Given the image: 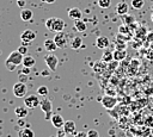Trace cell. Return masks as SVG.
Instances as JSON below:
<instances>
[{
	"label": "cell",
	"mask_w": 153,
	"mask_h": 137,
	"mask_svg": "<svg viewBox=\"0 0 153 137\" xmlns=\"http://www.w3.org/2000/svg\"><path fill=\"white\" fill-rule=\"evenodd\" d=\"M18 137H35V133L30 127L25 126V127H22L18 131Z\"/></svg>",
	"instance_id": "ffe728a7"
},
{
	"label": "cell",
	"mask_w": 153,
	"mask_h": 137,
	"mask_svg": "<svg viewBox=\"0 0 153 137\" xmlns=\"http://www.w3.org/2000/svg\"><path fill=\"white\" fill-rule=\"evenodd\" d=\"M53 39L55 41L57 48L63 49V48L67 46V43H68V42H67V37H66V35L63 33V31H62V32H56V35H55V37H54Z\"/></svg>",
	"instance_id": "ba28073f"
},
{
	"label": "cell",
	"mask_w": 153,
	"mask_h": 137,
	"mask_svg": "<svg viewBox=\"0 0 153 137\" xmlns=\"http://www.w3.org/2000/svg\"><path fill=\"white\" fill-rule=\"evenodd\" d=\"M44 62L47 64V67L51 70V71H55L57 69V64H59V60L56 57V55H54L53 52H49L45 57H44Z\"/></svg>",
	"instance_id": "8992f818"
},
{
	"label": "cell",
	"mask_w": 153,
	"mask_h": 137,
	"mask_svg": "<svg viewBox=\"0 0 153 137\" xmlns=\"http://www.w3.org/2000/svg\"><path fill=\"white\" fill-rule=\"evenodd\" d=\"M17 50H18V51H19V52H20L23 56L27 55V46H26V45H23V44H20V45H19V48H18Z\"/></svg>",
	"instance_id": "f546056e"
},
{
	"label": "cell",
	"mask_w": 153,
	"mask_h": 137,
	"mask_svg": "<svg viewBox=\"0 0 153 137\" xmlns=\"http://www.w3.org/2000/svg\"><path fill=\"white\" fill-rule=\"evenodd\" d=\"M146 120H147V122H146V124H147L148 126H153V117H152V116H151V117H148Z\"/></svg>",
	"instance_id": "e575fe53"
},
{
	"label": "cell",
	"mask_w": 153,
	"mask_h": 137,
	"mask_svg": "<svg viewBox=\"0 0 153 137\" xmlns=\"http://www.w3.org/2000/svg\"><path fill=\"white\" fill-rule=\"evenodd\" d=\"M145 5V1L143 0H131V7L134 10H141Z\"/></svg>",
	"instance_id": "484cf974"
},
{
	"label": "cell",
	"mask_w": 153,
	"mask_h": 137,
	"mask_svg": "<svg viewBox=\"0 0 153 137\" xmlns=\"http://www.w3.org/2000/svg\"><path fill=\"white\" fill-rule=\"evenodd\" d=\"M112 54H114V60L118 62V61H122L126 58L127 51H126V49H116Z\"/></svg>",
	"instance_id": "d6986e66"
},
{
	"label": "cell",
	"mask_w": 153,
	"mask_h": 137,
	"mask_svg": "<svg viewBox=\"0 0 153 137\" xmlns=\"http://www.w3.org/2000/svg\"><path fill=\"white\" fill-rule=\"evenodd\" d=\"M50 122H51V124H53L54 127H56L57 130H60V129L63 127V124H65L66 120L60 114H53L51 118H50Z\"/></svg>",
	"instance_id": "9c48e42d"
},
{
	"label": "cell",
	"mask_w": 153,
	"mask_h": 137,
	"mask_svg": "<svg viewBox=\"0 0 153 137\" xmlns=\"http://www.w3.org/2000/svg\"><path fill=\"white\" fill-rule=\"evenodd\" d=\"M23 67H26V68H32L35 64H36V60L35 57H32L31 55H25L23 57Z\"/></svg>",
	"instance_id": "2e32d148"
},
{
	"label": "cell",
	"mask_w": 153,
	"mask_h": 137,
	"mask_svg": "<svg viewBox=\"0 0 153 137\" xmlns=\"http://www.w3.org/2000/svg\"><path fill=\"white\" fill-rule=\"evenodd\" d=\"M149 48H151V49H153V41L151 42V44H149Z\"/></svg>",
	"instance_id": "ab89813d"
},
{
	"label": "cell",
	"mask_w": 153,
	"mask_h": 137,
	"mask_svg": "<svg viewBox=\"0 0 153 137\" xmlns=\"http://www.w3.org/2000/svg\"><path fill=\"white\" fill-rule=\"evenodd\" d=\"M56 137H67V133L65 131H57Z\"/></svg>",
	"instance_id": "d590c367"
},
{
	"label": "cell",
	"mask_w": 153,
	"mask_h": 137,
	"mask_svg": "<svg viewBox=\"0 0 153 137\" xmlns=\"http://www.w3.org/2000/svg\"><path fill=\"white\" fill-rule=\"evenodd\" d=\"M68 17L73 20H78V19H81L82 17V12L78 8V7H73L71 10H68Z\"/></svg>",
	"instance_id": "5bb4252c"
},
{
	"label": "cell",
	"mask_w": 153,
	"mask_h": 137,
	"mask_svg": "<svg viewBox=\"0 0 153 137\" xmlns=\"http://www.w3.org/2000/svg\"><path fill=\"white\" fill-rule=\"evenodd\" d=\"M100 102H102L103 107H105L106 110H112L117 105V99L115 96H112V95H108L106 94V95H104L102 98Z\"/></svg>",
	"instance_id": "52a82bcc"
},
{
	"label": "cell",
	"mask_w": 153,
	"mask_h": 137,
	"mask_svg": "<svg viewBox=\"0 0 153 137\" xmlns=\"http://www.w3.org/2000/svg\"><path fill=\"white\" fill-rule=\"evenodd\" d=\"M36 39V32L35 31H32V30H25V31H23L22 32V35H20V41H22V44L23 45H30L33 41Z\"/></svg>",
	"instance_id": "277c9868"
},
{
	"label": "cell",
	"mask_w": 153,
	"mask_h": 137,
	"mask_svg": "<svg viewBox=\"0 0 153 137\" xmlns=\"http://www.w3.org/2000/svg\"><path fill=\"white\" fill-rule=\"evenodd\" d=\"M32 17H33V12H32L31 10H29V8H23V10L20 11V18H22V20H24V21H30V20L32 19Z\"/></svg>",
	"instance_id": "ac0fdd59"
},
{
	"label": "cell",
	"mask_w": 153,
	"mask_h": 137,
	"mask_svg": "<svg viewBox=\"0 0 153 137\" xmlns=\"http://www.w3.org/2000/svg\"><path fill=\"white\" fill-rule=\"evenodd\" d=\"M152 11H153V5H152Z\"/></svg>",
	"instance_id": "b9f144b4"
},
{
	"label": "cell",
	"mask_w": 153,
	"mask_h": 137,
	"mask_svg": "<svg viewBox=\"0 0 153 137\" xmlns=\"http://www.w3.org/2000/svg\"><path fill=\"white\" fill-rule=\"evenodd\" d=\"M62 130L68 135H71V133H74V131H75V123L73 122V120H66L65 122V124H63V127H62Z\"/></svg>",
	"instance_id": "9a60e30c"
},
{
	"label": "cell",
	"mask_w": 153,
	"mask_h": 137,
	"mask_svg": "<svg viewBox=\"0 0 153 137\" xmlns=\"http://www.w3.org/2000/svg\"><path fill=\"white\" fill-rule=\"evenodd\" d=\"M39 106H41V110L44 112V118H45L47 120H49V119L51 118L53 102L50 101V99H48V98L45 96V98H43V99L41 100V104H39Z\"/></svg>",
	"instance_id": "3957f363"
},
{
	"label": "cell",
	"mask_w": 153,
	"mask_h": 137,
	"mask_svg": "<svg viewBox=\"0 0 153 137\" xmlns=\"http://www.w3.org/2000/svg\"><path fill=\"white\" fill-rule=\"evenodd\" d=\"M66 26V23L63 19L61 18H54V23H53V31L55 32H62L63 29Z\"/></svg>",
	"instance_id": "7c38bea8"
},
{
	"label": "cell",
	"mask_w": 153,
	"mask_h": 137,
	"mask_svg": "<svg viewBox=\"0 0 153 137\" xmlns=\"http://www.w3.org/2000/svg\"><path fill=\"white\" fill-rule=\"evenodd\" d=\"M14 114L18 118H25L29 114V108L26 106H18L14 108Z\"/></svg>",
	"instance_id": "e0dca14e"
},
{
	"label": "cell",
	"mask_w": 153,
	"mask_h": 137,
	"mask_svg": "<svg viewBox=\"0 0 153 137\" xmlns=\"http://www.w3.org/2000/svg\"><path fill=\"white\" fill-rule=\"evenodd\" d=\"M30 69H31V68H26V67H23V69H22V73H23V74H26V75H29V73H30Z\"/></svg>",
	"instance_id": "8d00e7d4"
},
{
	"label": "cell",
	"mask_w": 153,
	"mask_h": 137,
	"mask_svg": "<svg viewBox=\"0 0 153 137\" xmlns=\"http://www.w3.org/2000/svg\"><path fill=\"white\" fill-rule=\"evenodd\" d=\"M18 6L19 7H24L25 6V0H18Z\"/></svg>",
	"instance_id": "74e56055"
},
{
	"label": "cell",
	"mask_w": 153,
	"mask_h": 137,
	"mask_svg": "<svg viewBox=\"0 0 153 137\" xmlns=\"http://www.w3.org/2000/svg\"><path fill=\"white\" fill-rule=\"evenodd\" d=\"M39 96H43V98H45L47 95H48V93H49V91H48V87L47 86H41V87H38L37 88V92H36Z\"/></svg>",
	"instance_id": "d4e9b609"
},
{
	"label": "cell",
	"mask_w": 153,
	"mask_h": 137,
	"mask_svg": "<svg viewBox=\"0 0 153 137\" xmlns=\"http://www.w3.org/2000/svg\"><path fill=\"white\" fill-rule=\"evenodd\" d=\"M147 29L146 26H137L136 30H135V38H139V39H142L147 36Z\"/></svg>",
	"instance_id": "44dd1931"
},
{
	"label": "cell",
	"mask_w": 153,
	"mask_h": 137,
	"mask_svg": "<svg viewBox=\"0 0 153 137\" xmlns=\"http://www.w3.org/2000/svg\"><path fill=\"white\" fill-rule=\"evenodd\" d=\"M53 23H54V18H48L45 20V27L50 31H53Z\"/></svg>",
	"instance_id": "f1b7e54d"
},
{
	"label": "cell",
	"mask_w": 153,
	"mask_h": 137,
	"mask_svg": "<svg viewBox=\"0 0 153 137\" xmlns=\"http://www.w3.org/2000/svg\"><path fill=\"white\" fill-rule=\"evenodd\" d=\"M74 27H75V30H76L78 32H84V31H86V29H87L86 23L82 21L81 19L74 20Z\"/></svg>",
	"instance_id": "7402d4cb"
},
{
	"label": "cell",
	"mask_w": 153,
	"mask_h": 137,
	"mask_svg": "<svg viewBox=\"0 0 153 137\" xmlns=\"http://www.w3.org/2000/svg\"><path fill=\"white\" fill-rule=\"evenodd\" d=\"M39 95L38 94H30V95H26L24 98V106H26L29 110H33L36 107L39 106L41 104V100L38 98Z\"/></svg>",
	"instance_id": "7a4b0ae2"
},
{
	"label": "cell",
	"mask_w": 153,
	"mask_h": 137,
	"mask_svg": "<svg viewBox=\"0 0 153 137\" xmlns=\"http://www.w3.org/2000/svg\"><path fill=\"white\" fill-rule=\"evenodd\" d=\"M96 46L99 48V49H106L109 45H110V41L106 36H99L96 38Z\"/></svg>",
	"instance_id": "8fae6325"
},
{
	"label": "cell",
	"mask_w": 153,
	"mask_h": 137,
	"mask_svg": "<svg viewBox=\"0 0 153 137\" xmlns=\"http://www.w3.org/2000/svg\"><path fill=\"white\" fill-rule=\"evenodd\" d=\"M23 55L18 51V50H14V51H12L8 56H7V58H6V61H5V66H6V68L8 69V70H14L18 66H20L22 63H23Z\"/></svg>",
	"instance_id": "6da1fadb"
},
{
	"label": "cell",
	"mask_w": 153,
	"mask_h": 137,
	"mask_svg": "<svg viewBox=\"0 0 153 137\" xmlns=\"http://www.w3.org/2000/svg\"><path fill=\"white\" fill-rule=\"evenodd\" d=\"M122 18V20H123V23L126 24V25H130V24H133V23H135V18H134V15H131V14H124V15H122L121 17Z\"/></svg>",
	"instance_id": "cb8c5ba5"
},
{
	"label": "cell",
	"mask_w": 153,
	"mask_h": 137,
	"mask_svg": "<svg viewBox=\"0 0 153 137\" xmlns=\"http://www.w3.org/2000/svg\"><path fill=\"white\" fill-rule=\"evenodd\" d=\"M81 45H82V38H81V37H79V36L74 37V38L72 39L71 44H69V46H71L72 49H74V50H78Z\"/></svg>",
	"instance_id": "603a6c76"
},
{
	"label": "cell",
	"mask_w": 153,
	"mask_h": 137,
	"mask_svg": "<svg viewBox=\"0 0 153 137\" xmlns=\"http://www.w3.org/2000/svg\"><path fill=\"white\" fill-rule=\"evenodd\" d=\"M74 137H87V132H85V131H79V132H76V133L74 135Z\"/></svg>",
	"instance_id": "836d02e7"
},
{
	"label": "cell",
	"mask_w": 153,
	"mask_h": 137,
	"mask_svg": "<svg viewBox=\"0 0 153 137\" xmlns=\"http://www.w3.org/2000/svg\"><path fill=\"white\" fill-rule=\"evenodd\" d=\"M115 11H116V13L120 14V15L127 14L128 11H129V5H128V2H126V1H120V2H117L116 7H115Z\"/></svg>",
	"instance_id": "30bf717a"
},
{
	"label": "cell",
	"mask_w": 153,
	"mask_h": 137,
	"mask_svg": "<svg viewBox=\"0 0 153 137\" xmlns=\"http://www.w3.org/2000/svg\"><path fill=\"white\" fill-rule=\"evenodd\" d=\"M151 20L153 21V11H152V14H151Z\"/></svg>",
	"instance_id": "60d3db41"
},
{
	"label": "cell",
	"mask_w": 153,
	"mask_h": 137,
	"mask_svg": "<svg viewBox=\"0 0 153 137\" xmlns=\"http://www.w3.org/2000/svg\"><path fill=\"white\" fill-rule=\"evenodd\" d=\"M114 60V54L111 51H104L103 56H102V61L103 62H110Z\"/></svg>",
	"instance_id": "4316f807"
},
{
	"label": "cell",
	"mask_w": 153,
	"mask_h": 137,
	"mask_svg": "<svg viewBox=\"0 0 153 137\" xmlns=\"http://www.w3.org/2000/svg\"><path fill=\"white\" fill-rule=\"evenodd\" d=\"M98 5L102 8H109L111 5V0H98Z\"/></svg>",
	"instance_id": "83f0119b"
},
{
	"label": "cell",
	"mask_w": 153,
	"mask_h": 137,
	"mask_svg": "<svg viewBox=\"0 0 153 137\" xmlns=\"http://www.w3.org/2000/svg\"><path fill=\"white\" fill-rule=\"evenodd\" d=\"M43 2H45V4H54L56 0H42Z\"/></svg>",
	"instance_id": "f35d334b"
},
{
	"label": "cell",
	"mask_w": 153,
	"mask_h": 137,
	"mask_svg": "<svg viewBox=\"0 0 153 137\" xmlns=\"http://www.w3.org/2000/svg\"><path fill=\"white\" fill-rule=\"evenodd\" d=\"M43 45H44V49H45L48 52H54L56 49H59L57 45H56V43H55V41H54V39H50V38L45 39L44 43H43Z\"/></svg>",
	"instance_id": "4fadbf2b"
},
{
	"label": "cell",
	"mask_w": 153,
	"mask_h": 137,
	"mask_svg": "<svg viewBox=\"0 0 153 137\" xmlns=\"http://www.w3.org/2000/svg\"><path fill=\"white\" fill-rule=\"evenodd\" d=\"M146 57H147L149 61H152V60H153V49H151V48L148 49V51L146 52Z\"/></svg>",
	"instance_id": "1f68e13d"
},
{
	"label": "cell",
	"mask_w": 153,
	"mask_h": 137,
	"mask_svg": "<svg viewBox=\"0 0 153 137\" xmlns=\"http://www.w3.org/2000/svg\"><path fill=\"white\" fill-rule=\"evenodd\" d=\"M146 38H147V42L151 44V42L153 41V31H149L148 33H147V36H146Z\"/></svg>",
	"instance_id": "d6a6232c"
},
{
	"label": "cell",
	"mask_w": 153,
	"mask_h": 137,
	"mask_svg": "<svg viewBox=\"0 0 153 137\" xmlns=\"http://www.w3.org/2000/svg\"><path fill=\"white\" fill-rule=\"evenodd\" d=\"M26 93H27V87H26L25 82L18 81L17 83H14V86H13V94H14V96H17V98H25Z\"/></svg>",
	"instance_id": "5b68a950"
},
{
	"label": "cell",
	"mask_w": 153,
	"mask_h": 137,
	"mask_svg": "<svg viewBox=\"0 0 153 137\" xmlns=\"http://www.w3.org/2000/svg\"><path fill=\"white\" fill-rule=\"evenodd\" d=\"M87 137H99V133H98L97 130L91 129V130L87 131Z\"/></svg>",
	"instance_id": "4dcf8cb0"
}]
</instances>
